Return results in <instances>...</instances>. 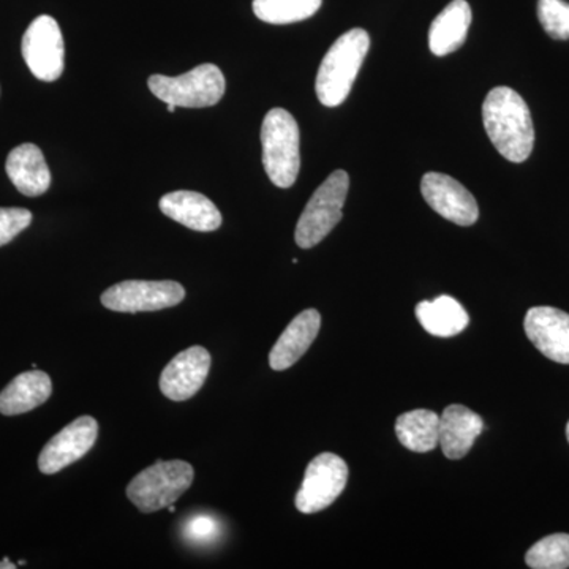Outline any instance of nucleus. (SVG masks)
<instances>
[{
    "label": "nucleus",
    "instance_id": "nucleus-24",
    "mask_svg": "<svg viewBox=\"0 0 569 569\" xmlns=\"http://www.w3.org/2000/svg\"><path fill=\"white\" fill-rule=\"evenodd\" d=\"M538 20L553 40H569V3L538 0Z\"/></svg>",
    "mask_w": 569,
    "mask_h": 569
},
{
    "label": "nucleus",
    "instance_id": "nucleus-18",
    "mask_svg": "<svg viewBox=\"0 0 569 569\" xmlns=\"http://www.w3.org/2000/svg\"><path fill=\"white\" fill-rule=\"evenodd\" d=\"M52 392L51 378L41 370L22 372L9 387L0 392V413L6 417L28 413L33 408L43 406Z\"/></svg>",
    "mask_w": 569,
    "mask_h": 569
},
{
    "label": "nucleus",
    "instance_id": "nucleus-10",
    "mask_svg": "<svg viewBox=\"0 0 569 569\" xmlns=\"http://www.w3.org/2000/svg\"><path fill=\"white\" fill-rule=\"evenodd\" d=\"M97 437H99V425L96 419L92 417L74 419L44 445L39 458L41 473H58L84 458L96 445Z\"/></svg>",
    "mask_w": 569,
    "mask_h": 569
},
{
    "label": "nucleus",
    "instance_id": "nucleus-27",
    "mask_svg": "<svg viewBox=\"0 0 569 569\" xmlns=\"http://www.w3.org/2000/svg\"><path fill=\"white\" fill-rule=\"evenodd\" d=\"M17 568V565L11 563L9 559H3V561H0V569H14Z\"/></svg>",
    "mask_w": 569,
    "mask_h": 569
},
{
    "label": "nucleus",
    "instance_id": "nucleus-12",
    "mask_svg": "<svg viewBox=\"0 0 569 569\" xmlns=\"http://www.w3.org/2000/svg\"><path fill=\"white\" fill-rule=\"evenodd\" d=\"M211 362V355L206 348H187L164 367L160 377V391L174 402L192 399L203 387Z\"/></svg>",
    "mask_w": 569,
    "mask_h": 569
},
{
    "label": "nucleus",
    "instance_id": "nucleus-21",
    "mask_svg": "<svg viewBox=\"0 0 569 569\" xmlns=\"http://www.w3.org/2000/svg\"><path fill=\"white\" fill-rule=\"evenodd\" d=\"M396 436L410 451H432L440 441V415L432 410L407 411L397 418Z\"/></svg>",
    "mask_w": 569,
    "mask_h": 569
},
{
    "label": "nucleus",
    "instance_id": "nucleus-5",
    "mask_svg": "<svg viewBox=\"0 0 569 569\" xmlns=\"http://www.w3.org/2000/svg\"><path fill=\"white\" fill-rule=\"evenodd\" d=\"M350 178L347 171L337 170L316 190L307 203L305 212L296 224V244L301 249H312L335 230L342 220Z\"/></svg>",
    "mask_w": 569,
    "mask_h": 569
},
{
    "label": "nucleus",
    "instance_id": "nucleus-2",
    "mask_svg": "<svg viewBox=\"0 0 569 569\" xmlns=\"http://www.w3.org/2000/svg\"><path fill=\"white\" fill-rule=\"evenodd\" d=\"M369 48V33L361 28L351 29L335 41L317 74L316 91L321 104L335 108L346 102Z\"/></svg>",
    "mask_w": 569,
    "mask_h": 569
},
{
    "label": "nucleus",
    "instance_id": "nucleus-22",
    "mask_svg": "<svg viewBox=\"0 0 569 569\" xmlns=\"http://www.w3.org/2000/svg\"><path fill=\"white\" fill-rule=\"evenodd\" d=\"M323 0H253V13L268 24H293L309 20Z\"/></svg>",
    "mask_w": 569,
    "mask_h": 569
},
{
    "label": "nucleus",
    "instance_id": "nucleus-15",
    "mask_svg": "<svg viewBox=\"0 0 569 569\" xmlns=\"http://www.w3.org/2000/svg\"><path fill=\"white\" fill-rule=\"evenodd\" d=\"M160 211L174 222L203 233L219 230L222 224V213L217 206L204 194L190 192V190H178V192L164 194L160 200Z\"/></svg>",
    "mask_w": 569,
    "mask_h": 569
},
{
    "label": "nucleus",
    "instance_id": "nucleus-8",
    "mask_svg": "<svg viewBox=\"0 0 569 569\" xmlns=\"http://www.w3.org/2000/svg\"><path fill=\"white\" fill-rule=\"evenodd\" d=\"M347 481L346 460L332 452L317 456L307 467L305 481L296 493V508L305 515L323 511L346 490Z\"/></svg>",
    "mask_w": 569,
    "mask_h": 569
},
{
    "label": "nucleus",
    "instance_id": "nucleus-20",
    "mask_svg": "<svg viewBox=\"0 0 569 569\" xmlns=\"http://www.w3.org/2000/svg\"><path fill=\"white\" fill-rule=\"evenodd\" d=\"M417 318L430 336H458L470 323L467 310L451 296H438L433 301H422L417 306Z\"/></svg>",
    "mask_w": 569,
    "mask_h": 569
},
{
    "label": "nucleus",
    "instance_id": "nucleus-14",
    "mask_svg": "<svg viewBox=\"0 0 569 569\" xmlns=\"http://www.w3.org/2000/svg\"><path fill=\"white\" fill-rule=\"evenodd\" d=\"M321 316L316 309H307L287 326L269 353V366L277 372L290 369L316 342L320 332Z\"/></svg>",
    "mask_w": 569,
    "mask_h": 569
},
{
    "label": "nucleus",
    "instance_id": "nucleus-11",
    "mask_svg": "<svg viewBox=\"0 0 569 569\" xmlns=\"http://www.w3.org/2000/svg\"><path fill=\"white\" fill-rule=\"evenodd\" d=\"M421 193L426 203L449 222L460 227H471L477 223L479 208L473 194L468 192L451 176L443 173H427L421 181Z\"/></svg>",
    "mask_w": 569,
    "mask_h": 569
},
{
    "label": "nucleus",
    "instance_id": "nucleus-13",
    "mask_svg": "<svg viewBox=\"0 0 569 569\" xmlns=\"http://www.w3.org/2000/svg\"><path fill=\"white\" fill-rule=\"evenodd\" d=\"M523 329L546 358L569 365V313L556 307H531L523 320Z\"/></svg>",
    "mask_w": 569,
    "mask_h": 569
},
{
    "label": "nucleus",
    "instance_id": "nucleus-19",
    "mask_svg": "<svg viewBox=\"0 0 569 569\" xmlns=\"http://www.w3.org/2000/svg\"><path fill=\"white\" fill-rule=\"evenodd\" d=\"M470 24L471 9L467 0H452L430 24V51L438 58L458 51L466 43Z\"/></svg>",
    "mask_w": 569,
    "mask_h": 569
},
{
    "label": "nucleus",
    "instance_id": "nucleus-4",
    "mask_svg": "<svg viewBox=\"0 0 569 569\" xmlns=\"http://www.w3.org/2000/svg\"><path fill=\"white\" fill-rule=\"evenodd\" d=\"M193 468L183 460H159L132 479L127 497L146 515L171 507L193 482Z\"/></svg>",
    "mask_w": 569,
    "mask_h": 569
},
{
    "label": "nucleus",
    "instance_id": "nucleus-9",
    "mask_svg": "<svg viewBox=\"0 0 569 569\" xmlns=\"http://www.w3.org/2000/svg\"><path fill=\"white\" fill-rule=\"evenodd\" d=\"M21 50L37 80L52 82L62 77L66 47L54 18L41 14L33 20L22 37Z\"/></svg>",
    "mask_w": 569,
    "mask_h": 569
},
{
    "label": "nucleus",
    "instance_id": "nucleus-16",
    "mask_svg": "<svg viewBox=\"0 0 569 569\" xmlns=\"http://www.w3.org/2000/svg\"><path fill=\"white\" fill-rule=\"evenodd\" d=\"M7 174L26 197H40L51 186V171L39 146L32 142L18 146L7 157Z\"/></svg>",
    "mask_w": 569,
    "mask_h": 569
},
{
    "label": "nucleus",
    "instance_id": "nucleus-23",
    "mask_svg": "<svg viewBox=\"0 0 569 569\" xmlns=\"http://www.w3.org/2000/svg\"><path fill=\"white\" fill-rule=\"evenodd\" d=\"M526 563L531 569L569 568V535L556 533L539 539L527 552Z\"/></svg>",
    "mask_w": 569,
    "mask_h": 569
},
{
    "label": "nucleus",
    "instance_id": "nucleus-17",
    "mask_svg": "<svg viewBox=\"0 0 569 569\" xmlns=\"http://www.w3.org/2000/svg\"><path fill=\"white\" fill-rule=\"evenodd\" d=\"M485 430L479 415L463 406H449L440 417V445L448 459L466 458Z\"/></svg>",
    "mask_w": 569,
    "mask_h": 569
},
{
    "label": "nucleus",
    "instance_id": "nucleus-29",
    "mask_svg": "<svg viewBox=\"0 0 569 569\" xmlns=\"http://www.w3.org/2000/svg\"><path fill=\"white\" fill-rule=\"evenodd\" d=\"M567 438H568V441H569V422H568V426H567Z\"/></svg>",
    "mask_w": 569,
    "mask_h": 569
},
{
    "label": "nucleus",
    "instance_id": "nucleus-7",
    "mask_svg": "<svg viewBox=\"0 0 569 569\" xmlns=\"http://www.w3.org/2000/svg\"><path fill=\"white\" fill-rule=\"evenodd\" d=\"M186 290L173 280H126L102 295V305L112 312H157L181 305Z\"/></svg>",
    "mask_w": 569,
    "mask_h": 569
},
{
    "label": "nucleus",
    "instance_id": "nucleus-3",
    "mask_svg": "<svg viewBox=\"0 0 569 569\" xmlns=\"http://www.w3.org/2000/svg\"><path fill=\"white\" fill-rule=\"evenodd\" d=\"M266 174L280 189H290L301 168V134L293 116L283 108L266 114L261 126Z\"/></svg>",
    "mask_w": 569,
    "mask_h": 569
},
{
    "label": "nucleus",
    "instance_id": "nucleus-6",
    "mask_svg": "<svg viewBox=\"0 0 569 569\" xmlns=\"http://www.w3.org/2000/svg\"><path fill=\"white\" fill-rule=\"evenodd\" d=\"M149 89L164 103L182 108H209L222 100L227 81L222 70L213 63H203L181 77L152 74Z\"/></svg>",
    "mask_w": 569,
    "mask_h": 569
},
{
    "label": "nucleus",
    "instance_id": "nucleus-28",
    "mask_svg": "<svg viewBox=\"0 0 569 569\" xmlns=\"http://www.w3.org/2000/svg\"><path fill=\"white\" fill-rule=\"evenodd\" d=\"M167 110H168V112H174L176 111V104L167 103Z\"/></svg>",
    "mask_w": 569,
    "mask_h": 569
},
{
    "label": "nucleus",
    "instance_id": "nucleus-1",
    "mask_svg": "<svg viewBox=\"0 0 569 569\" xmlns=\"http://www.w3.org/2000/svg\"><path fill=\"white\" fill-rule=\"evenodd\" d=\"M486 132L498 152L512 163L529 159L535 144L533 121L526 100L509 88L492 89L482 104Z\"/></svg>",
    "mask_w": 569,
    "mask_h": 569
},
{
    "label": "nucleus",
    "instance_id": "nucleus-26",
    "mask_svg": "<svg viewBox=\"0 0 569 569\" xmlns=\"http://www.w3.org/2000/svg\"><path fill=\"white\" fill-rule=\"evenodd\" d=\"M219 522L209 515L193 516L187 522L186 537L189 541L197 542V545H208L213 539L219 537Z\"/></svg>",
    "mask_w": 569,
    "mask_h": 569
},
{
    "label": "nucleus",
    "instance_id": "nucleus-25",
    "mask_svg": "<svg viewBox=\"0 0 569 569\" xmlns=\"http://www.w3.org/2000/svg\"><path fill=\"white\" fill-rule=\"evenodd\" d=\"M32 223V213L22 208H0V247L9 244Z\"/></svg>",
    "mask_w": 569,
    "mask_h": 569
}]
</instances>
